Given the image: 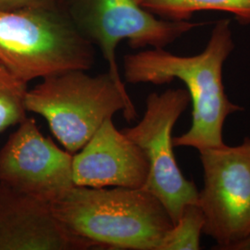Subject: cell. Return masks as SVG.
<instances>
[{
    "label": "cell",
    "instance_id": "obj_9",
    "mask_svg": "<svg viewBox=\"0 0 250 250\" xmlns=\"http://www.w3.org/2000/svg\"><path fill=\"white\" fill-rule=\"evenodd\" d=\"M148 170L144 152L117 129L112 118L72 156V179L77 187L144 188Z\"/></svg>",
    "mask_w": 250,
    "mask_h": 250
},
{
    "label": "cell",
    "instance_id": "obj_8",
    "mask_svg": "<svg viewBox=\"0 0 250 250\" xmlns=\"http://www.w3.org/2000/svg\"><path fill=\"white\" fill-rule=\"evenodd\" d=\"M72 156L27 117L0 149V183L50 205L75 186Z\"/></svg>",
    "mask_w": 250,
    "mask_h": 250
},
{
    "label": "cell",
    "instance_id": "obj_12",
    "mask_svg": "<svg viewBox=\"0 0 250 250\" xmlns=\"http://www.w3.org/2000/svg\"><path fill=\"white\" fill-rule=\"evenodd\" d=\"M204 223V215L197 202L185 206L178 220L163 238L159 250H200Z\"/></svg>",
    "mask_w": 250,
    "mask_h": 250
},
{
    "label": "cell",
    "instance_id": "obj_14",
    "mask_svg": "<svg viewBox=\"0 0 250 250\" xmlns=\"http://www.w3.org/2000/svg\"><path fill=\"white\" fill-rule=\"evenodd\" d=\"M27 9H57L56 0H0V9L3 10Z\"/></svg>",
    "mask_w": 250,
    "mask_h": 250
},
{
    "label": "cell",
    "instance_id": "obj_11",
    "mask_svg": "<svg viewBox=\"0 0 250 250\" xmlns=\"http://www.w3.org/2000/svg\"><path fill=\"white\" fill-rule=\"evenodd\" d=\"M153 15L169 21H188L203 10L223 11L242 24L250 23V0H135Z\"/></svg>",
    "mask_w": 250,
    "mask_h": 250
},
{
    "label": "cell",
    "instance_id": "obj_1",
    "mask_svg": "<svg viewBox=\"0 0 250 250\" xmlns=\"http://www.w3.org/2000/svg\"><path fill=\"white\" fill-rule=\"evenodd\" d=\"M230 20L219 21L204 50L194 56H179L164 48H151L124 58L127 83L161 85L175 79L183 82L192 104V122L188 131L173 137L174 147L201 151L225 145L227 118L244 110L225 93L224 66L234 49Z\"/></svg>",
    "mask_w": 250,
    "mask_h": 250
},
{
    "label": "cell",
    "instance_id": "obj_6",
    "mask_svg": "<svg viewBox=\"0 0 250 250\" xmlns=\"http://www.w3.org/2000/svg\"><path fill=\"white\" fill-rule=\"evenodd\" d=\"M199 159L203 187L197 204L204 215L203 233L213 250H227L250 234V137L241 144L203 149Z\"/></svg>",
    "mask_w": 250,
    "mask_h": 250
},
{
    "label": "cell",
    "instance_id": "obj_3",
    "mask_svg": "<svg viewBox=\"0 0 250 250\" xmlns=\"http://www.w3.org/2000/svg\"><path fill=\"white\" fill-rule=\"evenodd\" d=\"M72 70L47 76L27 90V112L43 117L64 149L81 150L102 124L119 111L127 122L136 118L134 102L109 72L91 75Z\"/></svg>",
    "mask_w": 250,
    "mask_h": 250
},
{
    "label": "cell",
    "instance_id": "obj_5",
    "mask_svg": "<svg viewBox=\"0 0 250 250\" xmlns=\"http://www.w3.org/2000/svg\"><path fill=\"white\" fill-rule=\"evenodd\" d=\"M56 8L95 47L107 64V72L121 83L116 50L127 41L134 49L164 48L203 23L157 18L135 0H56Z\"/></svg>",
    "mask_w": 250,
    "mask_h": 250
},
{
    "label": "cell",
    "instance_id": "obj_15",
    "mask_svg": "<svg viewBox=\"0 0 250 250\" xmlns=\"http://www.w3.org/2000/svg\"><path fill=\"white\" fill-rule=\"evenodd\" d=\"M227 250H250V234L241 241L237 242L229 247Z\"/></svg>",
    "mask_w": 250,
    "mask_h": 250
},
{
    "label": "cell",
    "instance_id": "obj_2",
    "mask_svg": "<svg viewBox=\"0 0 250 250\" xmlns=\"http://www.w3.org/2000/svg\"><path fill=\"white\" fill-rule=\"evenodd\" d=\"M49 206L84 250H159L174 224L165 206L145 188L74 186Z\"/></svg>",
    "mask_w": 250,
    "mask_h": 250
},
{
    "label": "cell",
    "instance_id": "obj_7",
    "mask_svg": "<svg viewBox=\"0 0 250 250\" xmlns=\"http://www.w3.org/2000/svg\"><path fill=\"white\" fill-rule=\"evenodd\" d=\"M191 103L188 90L168 89L151 93L146 110L136 125L122 130L144 152L149 166L144 188L165 206L173 221L185 206L197 202L198 189L179 168L174 154L172 130Z\"/></svg>",
    "mask_w": 250,
    "mask_h": 250
},
{
    "label": "cell",
    "instance_id": "obj_4",
    "mask_svg": "<svg viewBox=\"0 0 250 250\" xmlns=\"http://www.w3.org/2000/svg\"><path fill=\"white\" fill-rule=\"evenodd\" d=\"M95 62L96 47L59 9H0V64L20 80L89 71Z\"/></svg>",
    "mask_w": 250,
    "mask_h": 250
},
{
    "label": "cell",
    "instance_id": "obj_13",
    "mask_svg": "<svg viewBox=\"0 0 250 250\" xmlns=\"http://www.w3.org/2000/svg\"><path fill=\"white\" fill-rule=\"evenodd\" d=\"M27 84L0 64V133L26 119Z\"/></svg>",
    "mask_w": 250,
    "mask_h": 250
},
{
    "label": "cell",
    "instance_id": "obj_10",
    "mask_svg": "<svg viewBox=\"0 0 250 250\" xmlns=\"http://www.w3.org/2000/svg\"><path fill=\"white\" fill-rule=\"evenodd\" d=\"M84 250L50 206L0 183V250Z\"/></svg>",
    "mask_w": 250,
    "mask_h": 250
}]
</instances>
